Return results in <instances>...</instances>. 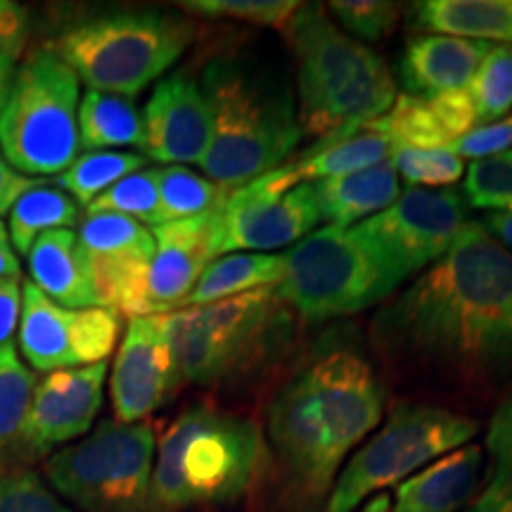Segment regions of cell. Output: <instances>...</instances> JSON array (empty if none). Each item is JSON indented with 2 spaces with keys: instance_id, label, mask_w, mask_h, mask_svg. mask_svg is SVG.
<instances>
[{
  "instance_id": "33",
  "label": "cell",
  "mask_w": 512,
  "mask_h": 512,
  "mask_svg": "<svg viewBox=\"0 0 512 512\" xmlns=\"http://www.w3.org/2000/svg\"><path fill=\"white\" fill-rule=\"evenodd\" d=\"M472 105L477 110L479 124L501 121L512 107V46H491L482 64L472 76Z\"/></svg>"
},
{
  "instance_id": "7",
  "label": "cell",
  "mask_w": 512,
  "mask_h": 512,
  "mask_svg": "<svg viewBox=\"0 0 512 512\" xmlns=\"http://www.w3.org/2000/svg\"><path fill=\"white\" fill-rule=\"evenodd\" d=\"M190 41L192 27L174 15L114 10L69 27L53 53L88 91L133 98L169 72Z\"/></svg>"
},
{
  "instance_id": "8",
  "label": "cell",
  "mask_w": 512,
  "mask_h": 512,
  "mask_svg": "<svg viewBox=\"0 0 512 512\" xmlns=\"http://www.w3.org/2000/svg\"><path fill=\"white\" fill-rule=\"evenodd\" d=\"M81 81L53 50L17 67L0 107V152L19 174L60 176L79 157Z\"/></svg>"
},
{
  "instance_id": "27",
  "label": "cell",
  "mask_w": 512,
  "mask_h": 512,
  "mask_svg": "<svg viewBox=\"0 0 512 512\" xmlns=\"http://www.w3.org/2000/svg\"><path fill=\"white\" fill-rule=\"evenodd\" d=\"M79 143L86 152L143 145V114L131 98L88 91L79 105Z\"/></svg>"
},
{
  "instance_id": "1",
  "label": "cell",
  "mask_w": 512,
  "mask_h": 512,
  "mask_svg": "<svg viewBox=\"0 0 512 512\" xmlns=\"http://www.w3.org/2000/svg\"><path fill=\"white\" fill-rule=\"evenodd\" d=\"M373 337L392 361L463 382L512 375V252L465 221L437 264L389 299Z\"/></svg>"
},
{
  "instance_id": "4",
  "label": "cell",
  "mask_w": 512,
  "mask_h": 512,
  "mask_svg": "<svg viewBox=\"0 0 512 512\" xmlns=\"http://www.w3.org/2000/svg\"><path fill=\"white\" fill-rule=\"evenodd\" d=\"M268 458L254 420L219 408H185L157 444L152 512L235 503L249 494Z\"/></svg>"
},
{
  "instance_id": "23",
  "label": "cell",
  "mask_w": 512,
  "mask_h": 512,
  "mask_svg": "<svg viewBox=\"0 0 512 512\" xmlns=\"http://www.w3.org/2000/svg\"><path fill=\"white\" fill-rule=\"evenodd\" d=\"M31 285L67 309H91L95 294L86 254L74 230H50L34 242L27 254Z\"/></svg>"
},
{
  "instance_id": "29",
  "label": "cell",
  "mask_w": 512,
  "mask_h": 512,
  "mask_svg": "<svg viewBox=\"0 0 512 512\" xmlns=\"http://www.w3.org/2000/svg\"><path fill=\"white\" fill-rule=\"evenodd\" d=\"M147 159L138 152L121 150H95L83 152L74 159L67 171L57 176V188L67 192L76 204L88 207L98 200L105 190H110L121 178L136 174L145 166Z\"/></svg>"
},
{
  "instance_id": "22",
  "label": "cell",
  "mask_w": 512,
  "mask_h": 512,
  "mask_svg": "<svg viewBox=\"0 0 512 512\" xmlns=\"http://www.w3.org/2000/svg\"><path fill=\"white\" fill-rule=\"evenodd\" d=\"M482 467V446H460L403 479L392 512H458L475 496Z\"/></svg>"
},
{
  "instance_id": "12",
  "label": "cell",
  "mask_w": 512,
  "mask_h": 512,
  "mask_svg": "<svg viewBox=\"0 0 512 512\" xmlns=\"http://www.w3.org/2000/svg\"><path fill=\"white\" fill-rule=\"evenodd\" d=\"M465 214V202L456 190L408 188L380 214L354 226V233L399 287L451 249L465 226Z\"/></svg>"
},
{
  "instance_id": "19",
  "label": "cell",
  "mask_w": 512,
  "mask_h": 512,
  "mask_svg": "<svg viewBox=\"0 0 512 512\" xmlns=\"http://www.w3.org/2000/svg\"><path fill=\"white\" fill-rule=\"evenodd\" d=\"M221 207L152 228L155 256L150 266V302L157 313L181 309L204 268L221 256Z\"/></svg>"
},
{
  "instance_id": "48",
  "label": "cell",
  "mask_w": 512,
  "mask_h": 512,
  "mask_svg": "<svg viewBox=\"0 0 512 512\" xmlns=\"http://www.w3.org/2000/svg\"><path fill=\"white\" fill-rule=\"evenodd\" d=\"M392 510V501H389L387 494H380L375 498H370V501L366 503V508H363L361 512H389Z\"/></svg>"
},
{
  "instance_id": "9",
  "label": "cell",
  "mask_w": 512,
  "mask_h": 512,
  "mask_svg": "<svg viewBox=\"0 0 512 512\" xmlns=\"http://www.w3.org/2000/svg\"><path fill=\"white\" fill-rule=\"evenodd\" d=\"M157 437L152 425L102 420L46 460L48 486L79 512H152Z\"/></svg>"
},
{
  "instance_id": "26",
  "label": "cell",
  "mask_w": 512,
  "mask_h": 512,
  "mask_svg": "<svg viewBox=\"0 0 512 512\" xmlns=\"http://www.w3.org/2000/svg\"><path fill=\"white\" fill-rule=\"evenodd\" d=\"M285 278L283 254L235 252L223 254L204 268L195 290L185 299L183 306L214 304L221 299L240 297V294L278 287ZM181 306V309H183Z\"/></svg>"
},
{
  "instance_id": "38",
  "label": "cell",
  "mask_w": 512,
  "mask_h": 512,
  "mask_svg": "<svg viewBox=\"0 0 512 512\" xmlns=\"http://www.w3.org/2000/svg\"><path fill=\"white\" fill-rule=\"evenodd\" d=\"M342 27L363 41H380L399 22V5L382 3V0H335L330 3Z\"/></svg>"
},
{
  "instance_id": "43",
  "label": "cell",
  "mask_w": 512,
  "mask_h": 512,
  "mask_svg": "<svg viewBox=\"0 0 512 512\" xmlns=\"http://www.w3.org/2000/svg\"><path fill=\"white\" fill-rule=\"evenodd\" d=\"M38 183H41V178H29L19 174V171H15L8 164L3 152H0V219L5 214H10L12 207Z\"/></svg>"
},
{
  "instance_id": "5",
  "label": "cell",
  "mask_w": 512,
  "mask_h": 512,
  "mask_svg": "<svg viewBox=\"0 0 512 512\" xmlns=\"http://www.w3.org/2000/svg\"><path fill=\"white\" fill-rule=\"evenodd\" d=\"M290 38L304 136L356 131L394 105L396 83L382 57L337 29L320 5H299Z\"/></svg>"
},
{
  "instance_id": "20",
  "label": "cell",
  "mask_w": 512,
  "mask_h": 512,
  "mask_svg": "<svg viewBox=\"0 0 512 512\" xmlns=\"http://www.w3.org/2000/svg\"><path fill=\"white\" fill-rule=\"evenodd\" d=\"M477 124V110L467 88L434 98L403 93L380 119L368 121L394 150H448L456 140L475 131Z\"/></svg>"
},
{
  "instance_id": "40",
  "label": "cell",
  "mask_w": 512,
  "mask_h": 512,
  "mask_svg": "<svg viewBox=\"0 0 512 512\" xmlns=\"http://www.w3.org/2000/svg\"><path fill=\"white\" fill-rule=\"evenodd\" d=\"M512 145V119L494 121L489 126H477L467 136L456 140L448 150L460 159H489L508 152Z\"/></svg>"
},
{
  "instance_id": "2",
  "label": "cell",
  "mask_w": 512,
  "mask_h": 512,
  "mask_svg": "<svg viewBox=\"0 0 512 512\" xmlns=\"http://www.w3.org/2000/svg\"><path fill=\"white\" fill-rule=\"evenodd\" d=\"M382 413V384L356 351H330L304 366L268 408V441L285 484L304 501H320Z\"/></svg>"
},
{
  "instance_id": "32",
  "label": "cell",
  "mask_w": 512,
  "mask_h": 512,
  "mask_svg": "<svg viewBox=\"0 0 512 512\" xmlns=\"http://www.w3.org/2000/svg\"><path fill=\"white\" fill-rule=\"evenodd\" d=\"M93 214H117L143 226H162L157 169H140L136 174L121 178L110 190L102 192L98 200L88 204L86 216Z\"/></svg>"
},
{
  "instance_id": "18",
  "label": "cell",
  "mask_w": 512,
  "mask_h": 512,
  "mask_svg": "<svg viewBox=\"0 0 512 512\" xmlns=\"http://www.w3.org/2000/svg\"><path fill=\"white\" fill-rule=\"evenodd\" d=\"M211 143V110L200 81L176 72L157 83L143 112V157L181 166L202 164Z\"/></svg>"
},
{
  "instance_id": "39",
  "label": "cell",
  "mask_w": 512,
  "mask_h": 512,
  "mask_svg": "<svg viewBox=\"0 0 512 512\" xmlns=\"http://www.w3.org/2000/svg\"><path fill=\"white\" fill-rule=\"evenodd\" d=\"M486 451L491 456V482H512V394L491 418Z\"/></svg>"
},
{
  "instance_id": "3",
  "label": "cell",
  "mask_w": 512,
  "mask_h": 512,
  "mask_svg": "<svg viewBox=\"0 0 512 512\" xmlns=\"http://www.w3.org/2000/svg\"><path fill=\"white\" fill-rule=\"evenodd\" d=\"M211 110V143L202 169L223 188H242L280 169L302 143L290 86L235 60H214L200 81Z\"/></svg>"
},
{
  "instance_id": "36",
  "label": "cell",
  "mask_w": 512,
  "mask_h": 512,
  "mask_svg": "<svg viewBox=\"0 0 512 512\" xmlns=\"http://www.w3.org/2000/svg\"><path fill=\"white\" fill-rule=\"evenodd\" d=\"M392 164L411 188L441 190L463 176V159L451 150H394Z\"/></svg>"
},
{
  "instance_id": "11",
  "label": "cell",
  "mask_w": 512,
  "mask_h": 512,
  "mask_svg": "<svg viewBox=\"0 0 512 512\" xmlns=\"http://www.w3.org/2000/svg\"><path fill=\"white\" fill-rule=\"evenodd\" d=\"M283 256L285 278L275 290L306 320L351 316L396 290L354 228H318Z\"/></svg>"
},
{
  "instance_id": "44",
  "label": "cell",
  "mask_w": 512,
  "mask_h": 512,
  "mask_svg": "<svg viewBox=\"0 0 512 512\" xmlns=\"http://www.w3.org/2000/svg\"><path fill=\"white\" fill-rule=\"evenodd\" d=\"M465 512H512V482H489L477 503Z\"/></svg>"
},
{
  "instance_id": "28",
  "label": "cell",
  "mask_w": 512,
  "mask_h": 512,
  "mask_svg": "<svg viewBox=\"0 0 512 512\" xmlns=\"http://www.w3.org/2000/svg\"><path fill=\"white\" fill-rule=\"evenodd\" d=\"M81 221L79 204L67 192L41 181L10 211L8 238L17 254L27 256L34 242L50 230H72Z\"/></svg>"
},
{
  "instance_id": "14",
  "label": "cell",
  "mask_w": 512,
  "mask_h": 512,
  "mask_svg": "<svg viewBox=\"0 0 512 512\" xmlns=\"http://www.w3.org/2000/svg\"><path fill=\"white\" fill-rule=\"evenodd\" d=\"M95 306L119 316H157L150 302V266L155 256L152 228L117 214H93L79 223Z\"/></svg>"
},
{
  "instance_id": "34",
  "label": "cell",
  "mask_w": 512,
  "mask_h": 512,
  "mask_svg": "<svg viewBox=\"0 0 512 512\" xmlns=\"http://www.w3.org/2000/svg\"><path fill=\"white\" fill-rule=\"evenodd\" d=\"M465 197L489 214H512V150L479 159L467 169Z\"/></svg>"
},
{
  "instance_id": "31",
  "label": "cell",
  "mask_w": 512,
  "mask_h": 512,
  "mask_svg": "<svg viewBox=\"0 0 512 512\" xmlns=\"http://www.w3.org/2000/svg\"><path fill=\"white\" fill-rule=\"evenodd\" d=\"M34 387L36 375L22 363L17 344L0 347V460L17 446Z\"/></svg>"
},
{
  "instance_id": "47",
  "label": "cell",
  "mask_w": 512,
  "mask_h": 512,
  "mask_svg": "<svg viewBox=\"0 0 512 512\" xmlns=\"http://www.w3.org/2000/svg\"><path fill=\"white\" fill-rule=\"evenodd\" d=\"M19 55L12 53L8 48H0V107H3L5 98H8L10 83L15 79Z\"/></svg>"
},
{
  "instance_id": "25",
  "label": "cell",
  "mask_w": 512,
  "mask_h": 512,
  "mask_svg": "<svg viewBox=\"0 0 512 512\" xmlns=\"http://www.w3.org/2000/svg\"><path fill=\"white\" fill-rule=\"evenodd\" d=\"M413 17L439 36L512 43V0H425L415 3Z\"/></svg>"
},
{
  "instance_id": "35",
  "label": "cell",
  "mask_w": 512,
  "mask_h": 512,
  "mask_svg": "<svg viewBox=\"0 0 512 512\" xmlns=\"http://www.w3.org/2000/svg\"><path fill=\"white\" fill-rule=\"evenodd\" d=\"M302 3L292 0H188L181 3L190 15L209 19H240L261 27H283L290 24Z\"/></svg>"
},
{
  "instance_id": "13",
  "label": "cell",
  "mask_w": 512,
  "mask_h": 512,
  "mask_svg": "<svg viewBox=\"0 0 512 512\" xmlns=\"http://www.w3.org/2000/svg\"><path fill=\"white\" fill-rule=\"evenodd\" d=\"M19 351L38 373H57L107 361L119 342L121 316L91 306L67 309L55 304L36 285L22 283Z\"/></svg>"
},
{
  "instance_id": "45",
  "label": "cell",
  "mask_w": 512,
  "mask_h": 512,
  "mask_svg": "<svg viewBox=\"0 0 512 512\" xmlns=\"http://www.w3.org/2000/svg\"><path fill=\"white\" fill-rule=\"evenodd\" d=\"M19 275H22V271H19L17 252L12 249L8 228H5L3 221H0V280L19 278Z\"/></svg>"
},
{
  "instance_id": "24",
  "label": "cell",
  "mask_w": 512,
  "mask_h": 512,
  "mask_svg": "<svg viewBox=\"0 0 512 512\" xmlns=\"http://www.w3.org/2000/svg\"><path fill=\"white\" fill-rule=\"evenodd\" d=\"M313 192L320 219L330 221V226L354 228L394 204L401 195V185L392 159H387L356 174L313 183Z\"/></svg>"
},
{
  "instance_id": "16",
  "label": "cell",
  "mask_w": 512,
  "mask_h": 512,
  "mask_svg": "<svg viewBox=\"0 0 512 512\" xmlns=\"http://www.w3.org/2000/svg\"><path fill=\"white\" fill-rule=\"evenodd\" d=\"M105 382L107 361L36 380L17 446L38 458L86 437L102 408Z\"/></svg>"
},
{
  "instance_id": "21",
  "label": "cell",
  "mask_w": 512,
  "mask_h": 512,
  "mask_svg": "<svg viewBox=\"0 0 512 512\" xmlns=\"http://www.w3.org/2000/svg\"><path fill=\"white\" fill-rule=\"evenodd\" d=\"M489 50V43L456 36L411 38L399 64L406 95L434 98L467 88Z\"/></svg>"
},
{
  "instance_id": "30",
  "label": "cell",
  "mask_w": 512,
  "mask_h": 512,
  "mask_svg": "<svg viewBox=\"0 0 512 512\" xmlns=\"http://www.w3.org/2000/svg\"><path fill=\"white\" fill-rule=\"evenodd\" d=\"M159 211L162 223L192 219L219 209L228 200L230 188L214 183L185 166H162L157 169Z\"/></svg>"
},
{
  "instance_id": "41",
  "label": "cell",
  "mask_w": 512,
  "mask_h": 512,
  "mask_svg": "<svg viewBox=\"0 0 512 512\" xmlns=\"http://www.w3.org/2000/svg\"><path fill=\"white\" fill-rule=\"evenodd\" d=\"M29 36V12L12 0H0V48L22 53Z\"/></svg>"
},
{
  "instance_id": "17",
  "label": "cell",
  "mask_w": 512,
  "mask_h": 512,
  "mask_svg": "<svg viewBox=\"0 0 512 512\" xmlns=\"http://www.w3.org/2000/svg\"><path fill=\"white\" fill-rule=\"evenodd\" d=\"M320 211L313 183L285 195H268L256 181L230 190L221 207V256L287 247L304 240L318 226Z\"/></svg>"
},
{
  "instance_id": "6",
  "label": "cell",
  "mask_w": 512,
  "mask_h": 512,
  "mask_svg": "<svg viewBox=\"0 0 512 512\" xmlns=\"http://www.w3.org/2000/svg\"><path fill=\"white\" fill-rule=\"evenodd\" d=\"M292 313L275 287L166 313L183 382L219 384L271 358L290 337Z\"/></svg>"
},
{
  "instance_id": "15",
  "label": "cell",
  "mask_w": 512,
  "mask_h": 512,
  "mask_svg": "<svg viewBox=\"0 0 512 512\" xmlns=\"http://www.w3.org/2000/svg\"><path fill=\"white\" fill-rule=\"evenodd\" d=\"M181 384L166 313L128 320L110 377L114 420L124 425L143 422L169 403Z\"/></svg>"
},
{
  "instance_id": "46",
  "label": "cell",
  "mask_w": 512,
  "mask_h": 512,
  "mask_svg": "<svg viewBox=\"0 0 512 512\" xmlns=\"http://www.w3.org/2000/svg\"><path fill=\"white\" fill-rule=\"evenodd\" d=\"M482 226L512 252V214H486Z\"/></svg>"
},
{
  "instance_id": "42",
  "label": "cell",
  "mask_w": 512,
  "mask_h": 512,
  "mask_svg": "<svg viewBox=\"0 0 512 512\" xmlns=\"http://www.w3.org/2000/svg\"><path fill=\"white\" fill-rule=\"evenodd\" d=\"M22 316V280H0V347L15 342Z\"/></svg>"
},
{
  "instance_id": "10",
  "label": "cell",
  "mask_w": 512,
  "mask_h": 512,
  "mask_svg": "<svg viewBox=\"0 0 512 512\" xmlns=\"http://www.w3.org/2000/svg\"><path fill=\"white\" fill-rule=\"evenodd\" d=\"M479 430L477 420L427 403H403L373 439L342 467L328 512H354L366 498L413 477L422 467L465 446Z\"/></svg>"
},
{
  "instance_id": "37",
  "label": "cell",
  "mask_w": 512,
  "mask_h": 512,
  "mask_svg": "<svg viewBox=\"0 0 512 512\" xmlns=\"http://www.w3.org/2000/svg\"><path fill=\"white\" fill-rule=\"evenodd\" d=\"M0 512H76L27 467L0 475Z\"/></svg>"
}]
</instances>
